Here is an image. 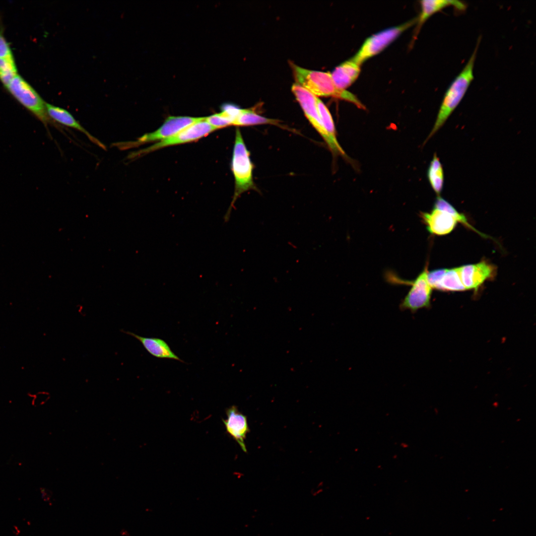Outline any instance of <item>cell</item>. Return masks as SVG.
Returning a JSON list of instances; mask_svg holds the SVG:
<instances>
[{
    "instance_id": "7",
    "label": "cell",
    "mask_w": 536,
    "mask_h": 536,
    "mask_svg": "<svg viewBox=\"0 0 536 536\" xmlns=\"http://www.w3.org/2000/svg\"><path fill=\"white\" fill-rule=\"evenodd\" d=\"M6 88L20 103L46 126L52 123L47 112L46 103L20 76L16 75Z\"/></svg>"
},
{
    "instance_id": "10",
    "label": "cell",
    "mask_w": 536,
    "mask_h": 536,
    "mask_svg": "<svg viewBox=\"0 0 536 536\" xmlns=\"http://www.w3.org/2000/svg\"><path fill=\"white\" fill-rule=\"evenodd\" d=\"M462 283L466 289L476 290L485 281L494 277L496 268L485 260L476 264L459 267Z\"/></svg>"
},
{
    "instance_id": "13",
    "label": "cell",
    "mask_w": 536,
    "mask_h": 536,
    "mask_svg": "<svg viewBox=\"0 0 536 536\" xmlns=\"http://www.w3.org/2000/svg\"><path fill=\"white\" fill-rule=\"evenodd\" d=\"M421 11L416 18L417 28L418 31L425 21L434 14L443 9L454 7L457 11H464L467 8L466 4L461 1L454 0H423L420 1Z\"/></svg>"
},
{
    "instance_id": "25",
    "label": "cell",
    "mask_w": 536,
    "mask_h": 536,
    "mask_svg": "<svg viewBox=\"0 0 536 536\" xmlns=\"http://www.w3.org/2000/svg\"><path fill=\"white\" fill-rule=\"evenodd\" d=\"M0 58L13 59L10 48L4 36L0 32Z\"/></svg>"
},
{
    "instance_id": "21",
    "label": "cell",
    "mask_w": 536,
    "mask_h": 536,
    "mask_svg": "<svg viewBox=\"0 0 536 536\" xmlns=\"http://www.w3.org/2000/svg\"><path fill=\"white\" fill-rule=\"evenodd\" d=\"M317 104L324 129L333 141L338 142L336 136L335 124L329 109L318 97H317Z\"/></svg>"
},
{
    "instance_id": "22",
    "label": "cell",
    "mask_w": 536,
    "mask_h": 536,
    "mask_svg": "<svg viewBox=\"0 0 536 536\" xmlns=\"http://www.w3.org/2000/svg\"><path fill=\"white\" fill-rule=\"evenodd\" d=\"M17 74L13 58H0V80L6 87Z\"/></svg>"
},
{
    "instance_id": "1",
    "label": "cell",
    "mask_w": 536,
    "mask_h": 536,
    "mask_svg": "<svg viewBox=\"0 0 536 536\" xmlns=\"http://www.w3.org/2000/svg\"><path fill=\"white\" fill-rule=\"evenodd\" d=\"M294 77L298 84L316 96L332 97L350 102L358 108L365 109L364 105L352 93L338 88L331 73L313 70L291 64Z\"/></svg>"
},
{
    "instance_id": "17",
    "label": "cell",
    "mask_w": 536,
    "mask_h": 536,
    "mask_svg": "<svg viewBox=\"0 0 536 536\" xmlns=\"http://www.w3.org/2000/svg\"><path fill=\"white\" fill-rule=\"evenodd\" d=\"M433 288L444 291H458L466 290L461 280L459 267L446 268L445 272Z\"/></svg>"
},
{
    "instance_id": "23",
    "label": "cell",
    "mask_w": 536,
    "mask_h": 536,
    "mask_svg": "<svg viewBox=\"0 0 536 536\" xmlns=\"http://www.w3.org/2000/svg\"><path fill=\"white\" fill-rule=\"evenodd\" d=\"M205 120L216 130L232 125V122L221 113L205 117Z\"/></svg>"
},
{
    "instance_id": "20",
    "label": "cell",
    "mask_w": 536,
    "mask_h": 536,
    "mask_svg": "<svg viewBox=\"0 0 536 536\" xmlns=\"http://www.w3.org/2000/svg\"><path fill=\"white\" fill-rule=\"evenodd\" d=\"M433 207L447 212L455 218L457 222L461 223L468 228L477 232L481 236L484 237H487L486 235L481 233L474 228L469 222L464 214L461 213L458 211V210H457L450 203L441 197H437L435 201Z\"/></svg>"
},
{
    "instance_id": "12",
    "label": "cell",
    "mask_w": 536,
    "mask_h": 536,
    "mask_svg": "<svg viewBox=\"0 0 536 536\" xmlns=\"http://www.w3.org/2000/svg\"><path fill=\"white\" fill-rule=\"evenodd\" d=\"M226 419H223L226 432L247 452L245 443L247 434L250 432L247 417L239 411L237 406L232 405L226 409Z\"/></svg>"
},
{
    "instance_id": "2",
    "label": "cell",
    "mask_w": 536,
    "mask_h": 536,
    "mask_svg": "<svg viewBox=\"0 0 536 536\" xmlns=\"http://www.w3.org/2000/svg\"><path fill=\"white\" fill-rule=\"evenodd\" d=\"M479 42L478 39L466 65L446 91L435 124L425 143L443 126L465 95L474 78L473 68Z\"/></svg>"
},
{
    "instance_id": "24",
    "label": "cell",
    "mask_w": 536,
    "mask_h": 536,
    "mask_svg": "<svg viewBox=\"0 0 536 536\" xmlns=\"http://www.w3.org/2000/svg\"><path fill=\"white\" fill-rule=\"evenodd\" d=\"M242 109L238 106L232 103H225L221 107L222 115L229 119L233 124L237 117L240 113Z\"/></svg>"
},
{
    "instance_id": "3",
    "label": "cell",
    "mask_w": 536,
    "mask_h": 536,
    "mask_svg": "<svg viewBox=\"0 0 536 536\" xmlns=\"http://www.w3.org/2000/svg\"><path fill=\"white\" fill-rule=\"evenodd\" d=\"M231 168L235 180L232 201L224 217L225 222L230 218L232 209L240 196L250 190H256L253 178V165L239 128L235 132Z\"/></svg>"
},
{
    "instance_id": "5",
    "label": "cell",
    "mask_w": 536,
    "mask_h": 536,
    "mask_svg": "<svg viewBox=\"0 0 536 536\" xmlns=\"http://www.w3.org/2000/svg\"><path fill=\"white\" fill-rule=\"evenodd\" d=\"M416 22V18H413L403 24L385 29L371 35L366 39L351 60L361 66L364 62L384 50Z\"/></svg>"
},
{
    "instance_id": "8",
    "label": "cell",
    "mask_w": 536,
    "mask_h": 536,
    "mask_svg": "<svg viewBox=\"0 0 536 536\" xmlns=\"http://www.w3.org/2000/svg\"><path fill=\"white\" fill-rule=\"evenodd\" d=\"M202 117L188 116H169L163 124L154 132L146 134L134 141L118 142L115 144L121 149L139 146L143 143L162 140L170 137L192 124L201 120Z\"/></svg>"
},
{
    "instance_id": "18",
    "label": "cell",
    "mask_w": 536,
    "mask_h": 536,
    "mask_svg": "<svg viewBox=\"0 0 536 536\" xmlns=\"http://www.w3.org/2000/svg\"><path fill=\"white\" fill-rule=\"evenodd\" d=\"M427 176L433 190L437 196H440L443 188L444 174L442 165L436 153L430 163Z\"/></svg>"
},
{
    "instance_id": "15",
    "label": "cell",
    "mask_w": 536,
    "mask_h": 536,
    "mask_svg": "<svg viewBox=\"0 0 536 536\" xmlns=\"http://www.w3.org/2000/svg\"><path fill=\"white\" fill-rule=\"evenodd\" d=\"M46 107L47 114L51 119L81 132L85 134L93 143L106 149L104 144L86 130L68 111L47 103Z\"/></svg>"
},
{
    "instance_id": "19",
    "label": "cell",
    "mask_w": 536,
    "mask_h": 536,
    "mask_svg": "<svg viewBox=\"0 0 536 536\" xmlns=\"http://www.w3.org/2000/svg\"><path fill=\"white\" fill-rule=\"evenodd\" d=\"M263 124L278 125V121L269 119L258 114L254 108L243 109L234 121L233 125L249 126Z\"/></svg>"
},
{
    "instance_id": "16",
    "label": "cell",
    "mask_w": 536,
    "mask_h": 536,
    "mask_svg": "<svg viewBox=\"0 0 536 536\" xmlns=\"http://www.w3.org/2000/svg\"><path fill=\"white\" fill-rule=\"evenodd\" d=\"M360 71V66L350 59L336 67L331 74L336 86L346 90L356 80Z\"/></svg>"
},
{
    "instance_id": "9",
    "label": "cell",
    "mask_w": 536,
    "mask_h": 536,
    "mask_svg": "<svg viewBox=\"0 0 536 536\" xmlns=\"http://www.w3.org/2000/svg\"><path fill=\"white\" fill-rule=\"evenodd\" d=\"M216 130L205 120V117L188 126L177 134L162 140L151 146L131 153L129 157L134 158L169 146L175 145L197 140Z\"/></svg>"
},
{
    "instance_id": "6",
    "label": "cell",
    "mask_w": 536,
    "mask_h": 536,
    "mask_svg": "<svg viewBox=\"0 0 536 536\" xmlns=\"http://www.w3.org/2000/svg\"><path fill=\"white\" fill-rule=\"evenodd\" d=\"M427 266L426 265L423 270L413 280H404L388 275L389 281L393 283H400L409 285L411 288L402 300L400 307L402 310H408L411 312H415L417 310L429 306L430 303L432 288L427 280Z\"/></svg>"
},
{
    "instance_id": "11",
    "label": "cell",
    "mask_w": 536,
    "mask_h": 536,
    "mask_svg": "<svg viewBox=\"0 0 536 536\" xmlns=\"http://www.w3.org/2000/svg\"><path fill=\"white\" fill-rule=\"evenodd\" d=\"M420 216L428 231L433 235H447L454 229L457 223L450 214L434 207L430 212H421Z\"/></svg>"
},
{
    "instance_id": "14",
    "label": "cell",
    "mask_w": 536,
    "mask_h": 536,
    "mask_svg": "<svg viewBox=\"0 0 536 536\" xmlns=\"http://www.w3.org/2000/svg\"><path fill=\"white\" fill-rule=\"evenodd\" d=\"M123 332L139 341L146 350L156 358L170 359L184 362L172 351L169 345L163 339L156 337H144L129 331H123Z\"/></svg>"
},
{
    "instance_id": "4",
    "label": "cell",
    "mask_w": 536,
    "mask_h": 536,
    "mask_svg": "<svg viewBox=\"0 0 536 536\" xmlns=\"http://www.w3.org/2000/svg\"><path fill=\"white\" fill-rule=\"evenodd\" d=\"M291 90L306 117L324 139L333 154L334 155L346 156L339 142L333 141L323 127L318 109L317 96L296 83L292 86Z\"/></svg>"
}]
</instances>
